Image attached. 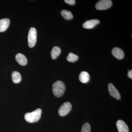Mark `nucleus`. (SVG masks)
I'll return each mask as SVG.
<instances>
[{
	"label": "nucleus",
	"mask_w": 132,
	"mask_h": 132,
	"mask_svg": "<svg viewBox=\"0 0 132 132\" xmlns=\"http://www.w3.org/2000/svg\"><path fill=\"white\" fill-rule=\"evenodd\" d=\"M42 111L40 108L37 109L32 112L27 113L24 115V119L29 123L38 122L41 117Z\"/></svg>",
	"instance_id": "obj_1"
},
{
	"label": "nucleus",
	"mask_w": 132,
	"mask_h": 132,
	"mask_svg": "<svg viewBox=\"0 0 132 132\" xmlns=\"http://www.w3.org/2000/svg\"><path fill=\"white\" fill-rule=\"evenodd\" d=\"M65 85L61 81L58 80L55 82L53 85L52 90L55 96L57 97H62L65 90Z\"/></svg>",
	"instance_id": "obj_2"
},
{
	"label": "nucleus",
	"mask_w": 132,
	"mask_h": 132,
	"mask_svg": "<svg viewBox=\"0 0 132 132\" xmlns=\"http://www.w3.org/2000/svg\"><path fill=\"white\" fill-rule=\"evenodd\" d=\"M28 39L29 47H34L35 46L37 40V31L35 28H31L29 29Z\"/></svg>",
	"instance_id": "obj_3"
},
{
	"label": "nucleus",
	"mask_w": 132,
	"mask_h": 132,
	"mask_svg": "<svg viewBox=\"0 0 132 132\" xmlns=\"http://www.w3.org/2000/svg\"><path fill=\"white\" fill-rule=\"evenodd\" d=\"M112 5L111 0H101L97 2L95 8L98 10H105L110 8Z\"/></svg>",
	"instance_id": "obj_4"
},
{
	"label": "nucleus",
	"mask_w": 132,
	"mask_h": 132,
	"mask_svg": "<svg viewBox=\"0 0 132 132\" xmlns=\"http://www.w3.org/2000/svg\"><path fill=\"white\" fill-rule=\"evenodd\" d=\"M72 108V105L70 102H65L59 108L58 111L59 115L61 116L67 115L70 112Z\"/></svg>",
	"instance_id": "obj_5"
},
{
	"label": "nucleus",
	"mask_w": 132,
	"mask_h": 132,
	"mask_svg": "<svg viewBox=\"0 0 132 132\" xmlns=\"http://www.w3.org/2000/svg\"><path fill=\"white\" fill-rule=\"evenodd\" d=\"M108 88L109 94L112 97H114L117 100L121 99V95L119 91L114 87L113 84L111 83H109Z\"/></svg>",
	"instance_id": "obj_6"
},
{
	"label": "nucleus",
	"mask_w": 132,
	"mask_h": 132,
	"mask_svg": "<svg viewBox=\"0 0 132 132\" xmlns=\"http://www.w3.org/2000/svg\"><path fill=\"white\" fill-rule=\"evenodd\" d=\"M116 126L119 132H129V129L127 124L123 120H118Z\"/></svg>",
	"instance_id": "obj_7"
},
{
	"label": "nucleus",
	"mask_w": 132,
	"mask_h": 132,
	"mask_svg": "<svg viewBox=\"0 0 132 132\" xmlns=\"http://www.w3.org/2000/svg\"><path fill=\"white\" fill-rule=\"evenodd\" d=\"M113 55L116 59L121 60L125 57V53L121 48L118 47H114L112 50Z\"/></svg>",
	"instance_id": "obj_8"
},
{
	"label": "nucleus",
	"mask_w": 132,
	"mask_h": 132,
	"mask_svg": "<svg viewBox=\"0 0 132 132\" xmlns=\"http://www.w3.org/2000/svg\"><path fill=\"white\" fill-rule=\"evenodd\" d=\"M100 21L97 19L90 20L85 22L82 25V27L85 29H92L100 23Z\"/></svg>",
	"instance_id": "obj_9"
},
{
	"label": "nucleus",
	"mask_w": 132,
	"mask_h": 132,
	"mask_svg": "<svg viewBox=\"0 0 132 132\" xmlns=\"http://www.w3.org/2000/svg\"><path fill=\"white\" fill-rule=\"evenodd\" d=\"M15 60L19 64L22 66H25L27 64V59L25 55L19 53L15 56Z\"/></svg>",
	"instance_id": "obj_10"
},
{
	"label": "nucleus",
	"mask_w": 132,
	"mask_h": 132,
	"mask_svg": "<svg viewBox=\"0 0 132 132\" xmlns=\"http://www.w3.org/2000/svg\"><path fill=\"white\" fill-rule=\"evenodd\" d=\"M10 24L9 19H3L0 20V32H4L7 30Z\"/></svg>",
	"instance_id": "obj_11"
},
{
	"label": "nucleus",
	"mask_w": 132,
	"mask_h": 132,
	"mask_svg": "<svg viewBox=\"0 0 132 132\" xmlns=\"http://www.w3.org/2000/svg\"><path fill=\"white\" fill-rule=\"evenodd\" d=\"M79 79L82 83H87L90 80V75L87 72L82 71L80 74Z\"/></svg>",
	"instance_id": "obj_12"
},
{
	"label": "nucleus",
	"mask_w": 132,
	"mask_h": 132,
	"mask_svg": "<svg viewBox=\"0 0 132 132\" xmlns=\"http://www.w3.org/2000/svg\"><path fill=\"white\" fill-rule=\"evenodd\" d=\"M61 50L59 47L55 46L51 51V57L53 60H55L60 54Z\"/></svg>",
	"instance_id": "obj_13"
},
{
	"label": "nucleus",
	"mask_w": 132,
	"mask_h": 132,
	"mask_svg": "<svg viewBox=\"0 0 132 132\" xmlns=\"http://www.w3.org/2000/svg\"><path fill=\"white\" fill-rule=\"evenodd\" d=\"M12 80L14 83H19L21 80V76L19 72L14 71L12 75Z\"/></svg>",
	"instance_id": "obj_14"
},
{
	"label": "nucleus",
	"mask_w": 132,
	"mask_h": 132,
	"mask_svg": "<svg viewBox=\"0 0 132 132\" xmlns=\"http://www.w3.org/2000/svg\"><path fill=\"white\" fill-rule=\"evenodd\" d=\"M61 14L62 16L66 20H72L73 18V15L72 13L68 10H64L61 12Z\"/></svg>",
	"instance_id": "obj_15"
},
{
	"label": "nucleus",
	"mask_w": 132,
	"mask_h": 132,
	"mask_svg": "<svg viewBox=\"0 0 132 132\" xmlns=\"http://www.w3.org/2000/svg\"><path fill=\"white\" fill-rule=\"evenodd\" d=\"M78 59L79 57L78 55L72 53H69L67 58L68 61L71 62H75L78 60Z\"/></svg>",
	"instance_id": "obj_16"
},
{
	"label": "nucleus",
	"mask_w": 132,
	"mask_h": 132,
	"mask_svg": "<svg viewBox=\"0 0 132 132\" xmlns=\"http://www.w3.org/2000/svg\"><path fill=\"white\" fill-rule=\"evenodd\" d=\"M91 132V127L89 123H85L82 126L81 132Z\"/></svg>",
	"instance_id": "obj_17"
},
{
	"label": "nucleus",
	"mask_w": 132,
	"mask_h": 132,
	"mask_svg": "<svg viewBox=\"0 0 132 132\" xmlns=\"http://www.w3.org/2000/svg\"><path fill=\"white\" fill-rule=\"evenodd\" d=\"M64 1L66 3L71 5H74L75 3V0H65Z\"/></svg>",
	"instance_id": "obj_18"
},
{
	"label": "nucleus",
	"mask_w": 132,
	"mask_h": 132,
	"mask_svg": "<svg viewBox=\"0 0 132 132\" xmlns=\"http://www.w3.org/2000/svg\"><path fill=\"white\" fill-rule=\"evenodd\" d=\"M128 76V78H130V79H132V70H131L130 71H129L128 73L127 74Z\"/></svg>",
	"instance_id": "obj_19"
}]
</instances>
